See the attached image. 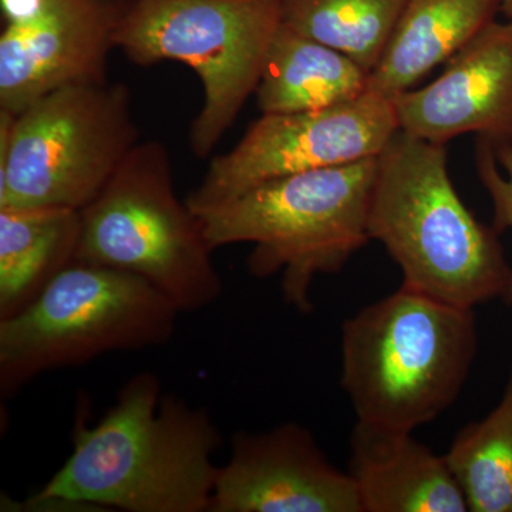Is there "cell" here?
I'll use <instances>...</instances> for the list:
<instances>
[{
	"label": "cell",
	"instance_id": "cell-1",
	"mask_svg": "<svg viewBox=\"0 0 512 512\" xmlns=\"http://www.w3.org/2000/svg\"><path fill=\"white\" fill-rule=\"evenodd\" d=\"M66 463L26 505L70 503L89 511L210 512L224 437L207 410L158 377H131L96 426L77 413Z\"/></svg>",
	"mask_w": 512,
	"mask_h": 512
},
{
	"label": "cell",
	"instance_id": "cell-2",
	"mask_svg": "<svg viewBox=\"0 0 512 512\" xmlns=\"http://www.w3.org/2000/svg\"><path fill=\"white\" fill-rule=\"evenodd\" d=\"M367 232L399 265L402 285L440 301L474 309L510 288L500 232L461 200L444 144L394 134L377 157Z\"/></svg>",
	"mask_w": 512,
	"mask_h": 512
},
{
	"label": "cell",
	"instance_id": "cell-3",
	"mask_svg": "<svg viewBox=\"0 0 512 512\" xmlns=\"http://www.w3.org/2000/svg\"><path fill=\"white\" fill-rule=\"evenodd\" d=\"M474 309L409 286L342 326V383L357 420L414 431L450 409L476 360Z\"/></svg>",
	"mask_w": 512,
	"mask_h": 512
},
{
	"label": "cell",
	"instance_id": "cell-4",
	"mask_svg": "<svg viewBox=\"0 0 512 512\" xmlns=\"http://www.w3.org/2000/svg\"><path fill=\"white\" fill-rule=\"evenodd\" d=\"M376 173L373 157L288 175L197 217L212 251L251 244L248 271L259 279L281 272L285 302L309 313L313 281L339 272L370 241Z\"/></svg>",
	"mask_w": 512,
	"mask_h": 512
},
{
	"label": "cell",
	"instance_id": "cell-5",
	"mask_svg": "<svg viewBox=\"0 0 512 512\" xmlns=\"http://www.w3.org/2000/svg\"><path fill=\"white\" fill-rule=\"evenodd\" d=\"M200 218L175 192L170 154L138 141L80 211L76 261L146 279L180 312L208 308L224 292Z\"/></svg>",
	"mask_w": 512,
	"mask_h": 512
},
{
	"label": "cell",
	"instance_id": "cell-6",
	"mask_svg": "<svg viewBox=\"0 0 512 512\" xmlns=\"http://www.w3.org/2000/svg\"><path fill=\"white\" fill-rule=\"evenodd\" d=\"M180 313L146 279L74 259L22 311L0 319V393L106 353L167 345Z\"/></svg>",
	"mask_w": 512,
	"mask_h": 512
},
{
	"label": "cell",
	"instance_id": "cell-7",
	"mask_svg": "<svg viewBox=\"0 0 512 512\" xmlns=\"http://www.w3.org/2000/svg\"><path fill=\"white\" fill-rule=\"evenodd\" d=\"M282 23V0H121L114 45L138 66L194 70L204 104L190 146L205 158L255 94Z\"/></svg>",
	"mask_w": 512,
	"mask_h": 512
},
{
	"label": "cell",
	"instance_id": "cell-8",
	"mask_svg": "<svg viewBox=\"0 0 512 512\" xmlns=\"http://www.w3.org/2000/svg\"><path fill=\"white\" fill-rule=\"evenodd\" d=\"M124 84H76L16 116L0 163V207L82 211L138 143Z\"/></svg>",
	"mask_w": 512,
	"mask_h": 512
},
{
	"label": "cell",
	"instance_id": "cell-9",
	"mask_svg": "<svg viewBox=\"0 0 512 512\" xmlns=\"http://www.w3.org/2000/svg\"><path fill=\"white\" fill-rule=\"evenodd\" d=\"M399 130L393 100L373 92L329 109L262 114L185 201L200 215L268 181L379 157Z\"/></svg>",
	"mask_w": 512,
	"mask_h": 512
},
{
	"label": "cell",
	"instance_id": "cell-10",
	"mask_svg": "<svg viewBox=\"0 0 512 512\" xmlns=\"http://www.w3.org/2000/svg\"><path fill=\"white\" fill-rule=\"evenodd\" d=\"M210 512H362V507L348 471L330 463L311 430L289 421L232 437Z\"/></svg>",
	"mask_w": 512,
	"mask_h": 512
},
{
	"label": "cell",
	"instance_id": "cell-11",
	"mask_svg": "<svg viewBox=\"0 0 512 512\" xmlns=\"http://www.w3.org/2000/svg\"><path fill=\"white\" fill-rule=\"evenodd\" d=\"M121 0H46L35 18L3 25L0 110L22 113L47 94L107 80Z\"/></svg>",
	"mask_w": 512,
	"mask_h": 512
},
{
	"label": "cell",
	"instance_id": "cell-12",
	"mask_svg": "<svg viewBox=\"0 0 512 512\" xmlns=\"http://www.w3.org/2000/svg\"><path fill=\"white\" fill-rule=\"evenodd\" d=\"M393 104L400 130L430 143L470 133L512 143V20L491 22L434 82Z\"/></svg>",
	"mask_w": 512,
	"mask_h": 512
},
{
	"label": "cell",
	"instance_id": "cell-13",
	"mask_svg": "<svg viewBox=\"0 0 512 512\" xmlns=\"http://www.w3.org/2000/svg\"><path fill=\"white\" fill-rule=\"evenodd\" d=\"M348 473L362 512H468L446 456L414 439L413 431L357 420Z\"/></svg>",
	"mask_w": 512,
	"mask_h": 512
},
{
	"label": "cell",
	"instance_id": "cell-14",
	"mask_svg": "<svg viewBox=\"0 0 512 512\" xmlns=\"http://www.w3.org/2000/svg\"><path fill=\"white\" fill-rule=\"evenodd\" d=\"M500 0H409L367 92L394 99L448 62L494 22Z\"/></svg>",
	"mask_w": 512,
	"mask_h": 512
},
{
	"label": "cell",
	"instance_id": "cell-15",
	"mask_svg": "<svg viewBox=\"0 0 512 512\" xmlns=\"http://www.w3.org/2000/svg\"><path fill=\"white\" fill-rule=\"evenodd\" d=\"M369 77L349 56L282 23L256 87V104L262 114L329 109L363 96Z\"/></svg>",
	"mask_w": 512,
	"mask_h": 512
},
{
	"label": "cell",
	"instance_id": "cell-16",
	"mask_svg": "<svg viewBox=\"0 0 512 512\" xmlns=\"http://www.w3.org/2000/svg\"><path fill=\"white\" fill-rule=\"evenodd\" d=\"M80 211L0 207V319L9 318L76 258Z\"/></svg>",
	"mask_w": 512,
	"mask_h": 512
},
{
	"label": "cell",
	"instance_id": "cell-17",
	"mask_svg": "<svg viewBox=\"0 0 512 512\" xmlns=\"http://www.w3.org/2000/svg\"><path fill=\"white\" fill-rule=\"evenodd\" d=\"M409 0H282L286 28L339 50L372 73Z\"/></svg>",
	"mask_w": 512,
	"mask_h": 512
},
{
	"label": "cell",
	"instance_id": "cell-18",
	"mask_svg": "<svg viewBox=\"0 0 512 512\" xmlns=\"http://www.w3.org/2000/svg\"><path fill=\"white\" fill-rule=\"evenodd\" d=\"M444 456L468 511L512 512V369L497 406L458 431Z\"/></svg>",
	"mask_w": 512,
	"mask_h": 512
},
{
	"label": "cell",
	"instance_id": "cell-19",
	"mask_svg": "<svg viewBox=\"0 0 512 512\" xmlns=\"http://www.w3.org/2000/svg\"><path fill=\"white\" fill-rule=\"evenodd\" d=\"M476 167L494 207V225L498 232L512 231V143H491L480 138L477 144ZM503 301L512 306V275L510 288Z\"/></svg>",
	"mask_w": 512,
	"mask_h": 512
},
{
	"label": "cell",
	"instance_id": "cell-20",
	"mask_svg": "<svg viewBox=\"0 0 512 512\" xmlns=\"http://www.w3.org/2000/svg\"><path fill=\"white\" fill-rule=\"evenodd\" d=\"M46 0H0L3 25L22 23L35 18L45 8Z\"/></svg>",
	"mask_w": 512,
	"mask_h": 512
},
{
	"label": "cell",
	"instance_id": "cell-21",
	"mask_svg": "<svg viewBox=\"0 0 512 512\" xmlns=\"http://www.w3.org/2000/svg\"><path fill=\"white\" fill-rule=\"evenodd\" d=\"M501 10L512 20V0H500Z\"/></svg>",
	"mask_w": 512,
	"mask_h": 512
}]
</instances>
